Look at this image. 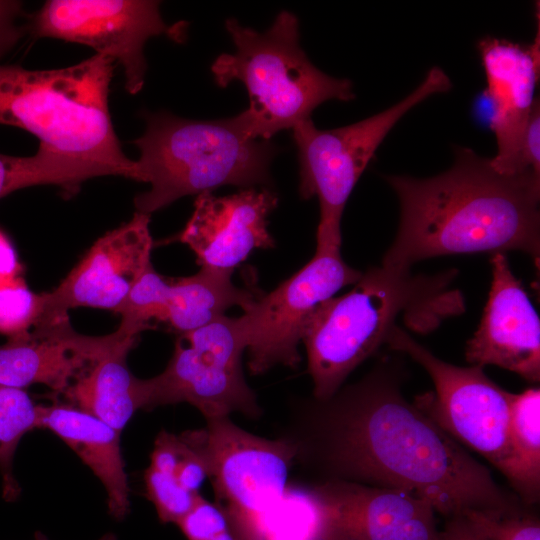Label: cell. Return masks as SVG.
Returning a JSON list of instances; mask_svg holds the SVG:
<instances>
[{
	"label": "cell",
	"mask_w": 540,
	"mask_h": 540,
	"mask_svg": "<svg viewBox=\"0 0 540 540\" xmlns=\"http://www.w3.org/2000/svg\"><path fill=\"white\" fill-rule=\"evenodd\" d=\"M320 404V454L339 480L409 491L448 518L520 511L484 465L404 398L386 368Z\"/></svg>",
	"instance_id": "1"
},
{
	"label": "cell",
	"mask_w": 540,
	"mask_h": 540,
	"mask_svg": "<svg viewBox=\"0 0 540 540\" xmlns=\"http://www.w3.org/2000/svg\"><path fill=\"white\" fill-rule=\"evenodd\" d=\"M399 227L382 265L410 268L432 257L521 251L540 255V174L497 172L490 158L455 148L452 167L430 178L386 175Z\"/></svg>",
	"instance_id": "2"
},
{
	"label": "cell",
	"mask_w": 540,
	"mask_h": 540,
	"mask_svg": "<svg viewBox=\"0 0 540 540\" xmlns=\"http://www.w3.org/2000/svg\"><path fill=\"white\" fill-rule=\"evenodd\" d=\"M114 67L99 54L53 70L0 65V124L39 140L30 156L33 186L52 184L74 194L99 176L135 180V161L122 151L109 111Z\"/></svg>",
	"instance_id": "3"
},
{
	"label": "cell",
	"mask_w": 540,
	"mask_h": 540,
	"mask_svg": "<svg viewBox=\"0 0 540 540\" xmlns=\"http://www.w3.org/2000/svg\"><path fill=\"white\" fill-rule=\"evenodd\" d=\"M455 273L413 275L410 268L376 266L362 272L350 291L322 302L302 338L315 398H332L348 375L385 344L401 314H408L416 331L428 332L459 313L462 299L449 289Z\"/></svg>",
	"instance_id": "4"
},
{
	"label": "cell",
	"mask_w": 540,
	"mask_h": 540,
	"mask_svg": "<svg viewBox=\"0 0 540 540\" xmlns=\"http://www.w3.org/2000/svg\"><path fill=\"white\" fill-rule=\"evenodd\" d=\"M146 129L133 141L140 151L135 181L150 185L134 198L137 212L151 214L177 199L223 185L251 188L270 182L277 152L247 134L238 115L215 121L146 113Z\"/></svg>",
	"instance_id": "5"
},
{
	"label": "cell",
	"mask_w": 540,
	"mask_h": 540,
	"mask_svg": "<svg viewBox=\"0 0 540 540\" xmlns=\"http://www.w3.org/2000/svg\"><path fill=\"white\" fill-rule=\"evenodd\" d=\"M225 28L235 45L233 53L219 55L211 66L216 84L242 82L249 108L238 114L248 135L269 139L298 122L311 118L325 101L355 99L353 84L329 76L315 67L299 44V22L281 11L264 33L229 18Z\"/></svg>",
	"instance_id": "6"
},
{
	"label": "cell",
	"mask_w": 540,
	"mask_h": 540,
	"mask_svg": "<svg viewBox=\"0 0 540 540\" xmlns=\"http://www.w3.org/2000/svg\"><path fill=\"white\" fill-rule=\"evenodd\" d=\"M451 87L444 70L433 67L404 99L357 123L321 130L308 118L292 127L300 166L299 194L303 199L316 196L319 201L316 248H341L347 200L389 131L414 106Z\"/></svg>",
	"instance_id": "7"
},
{
	"label": "cell",
	"mask_w": 540,
	"mask_h": 540,
	"mask_svg": "<svg viewBox=\"0 0 540 540\" xmlns=\"http://www.w3.org/2000/svg\"><path fill=\"white\" fill-rule=\"evenodd\" d=\"M245 350L247 342L239 316L223 315L178 334L165 369L149 379L137 378L140 409L186 402L206 420L229 417L233 412L259 417L257 397L243 374Z\"/></svg>",
	"instance_id": "8"
},
{
	"label": "cell",
	"mask_w": 540,
	"mask_h": 540,
	"mask_svg": "<svg viewBox=\"0 0 540 540\" xmlns=\"http://www.w3.org/2000/svg\"><path fill=\"white\" fill-rule=\"evenodd\" d=\"M206 421L180 436L203 457L217 505L235 539L244 540L285 499L298 445L253 435L229 417Z\"/></svg>",
	"instance_id": "9"
},
{
	"label": "cell",
	"mask_w": 540,
	"mask_h": 540,
	"mask_svg": "<svg viewBox=\"0 0 540 540\" xmlns=\"http://www.w3.org/2000/svg\"><path fill=\"white\" fill-rule=\"evenodd\" d=\"M385 344L409 355L433 381L435 390L417 396L414 404L460 445L479 453L503 474L512 393L493 382L482 366L462 367L439 359L398 325Z\"/></svg>",
	"instance_id": "10"
},
{
	"label": "cell",
	"mask_w": 540,
	"mask_h": 540,
	"mask_svg": "<svg viewBox=\"0 0 540 540\" xmlns=\"http://www.w3.org/2000/svg\"><path fill=\"white\" fill-rule=\"evenodd\" d=\"M160 2L149 0H49L28 27L35 37L56 38L93 48L123 68L125 88L134 95L145 82L148 39L164 35L176 43L187 38L186 21L166 24Z\"/></svg>",
	"instance_id": "11"
},
{
	"label": "cell",
	"mask_w": 540,
	"mask_h": 540,
	"mask_svg": "<svg viewBox=\"0 0 540 540\" xmlns=\"http://www.w3.org/2000/svg\"><path fill=\"white\" fill-rule=\"evenodd\" d=\"M361 275L343 260L340 248H316L300 270L272 291L260 293L239 316L251 374H263L276 365L297 367L298 346L314 310Z\"/></svg>",
	"instance_id": "12"
},
{
	"label": "cell",
	"mask_w": 540,
	"mask_h": 540,
	"mask_svg": "<svg viewBox=\"0 0 540 540\" xmlns=\"http://www.w3.org/2000/svg\"><path fill=\"white\" fill-rule=\"evenodd\" d=\"M150 215L137 212L98 238L52 291L45 292L39 324L69 317V310L92 307L117 312L151 265Z\"/></svg>",
	"instance_id": "13"
},
{
	"label": "cell",
	"mask_w": 540,
	"mask_h": 540,
	"mask_svg": "<svg viewBox=\"0 0 540 540\" xmlns=\"http://www.w3.org/2000/svg\"><path fill=\"white\" fill-rule=\"evenodd\" d=\"M232 274L200 268L194 275L171 279L151 264L117 310L122 317L119 327L139 336L156 321L183 334L225 315L232 307L244 311L260 293L236 286Z\"/></svg>",
	"instance_id": "14"
},
{
	"label": "cell",
	"mask_w": 540,
	"mask_h": 540,
	"mask_svg": "<svg viewBox=\"0 0 540 540\" xmlns=\"http://www.w3.org/2000/svg\"><path fill=\"white\" fill-rule=\"evenodd\" d=\"M138 337L119 328L108 335L76 332L69 317L35 326L0 345V385L24 389L42 384L58 395L98 361Z\"/></svg>",
	"instance_id": "15"
},
{
	"label": "cell",
	"mask_w": 540,
	"mask_h": 540,
	"mask_svg": "<svg viewBox=\"0 0 540 540\" xmlns=\"http://www.w3.org/2000/svg\"><path fill=\"white\" fill-rule=\"evenodd\" d=\"M277 204V194L268 188L222 197L202 192L184 229L168 241L186 244L200 268L233 272L253 250L275 246L267 218Z\"/></svg>",
	"instance_id": "16"
},
{
	"label": "cell",
	"mask_w": 540,
	"mask_h": 540,
	"mask_svg": "<svg viewBox=\"0 0 540 540\" xmlns=\"http://www.w3.org/2000/svg\"><path fill=\"white\" fill-rule=\"evenodd\" d=\"M315 488L329 540H440L434 508L409 491L339 479Z\"/></svg>",
	"instance_id": "17"
},
{
	"label": "cell",
	"mask_w": 540,
	"mask_h": 540,
	"mask_svg": "<svg viewBox=\"0 0 540 540\" xmlns=\"http://www.w3.org/2000/svg\"><path fill=\"white\" fill-rule=\"evenodd\" d=\"M492 282L478 329L465 347L472 365H495L540 380V320L504 253L491 255Z\"/></svg>",
	"instance_id": "18"
},
{
	"label": "cell",
	"mask_w": 540,
	"mask_h": 540,
	"mask_svg": "<svg viewBox=\"0 0 540 540\" xmlns=\"http://www.w3.org/2000/svg\"><path fill=\"white\" fill-rule=\"evenodd\" d=\"M539 46V32L530 45L491 36L477 44L487 83L484 94L492 108L489 126L497 143V153L490 163L501 174L529 171L522 162V147L538 102L534 94L539 77Z\"/></svg>",
	"instance_id": "19"
},
{
	"label": "cell",
	"mask_w": 540,
	"mask_h": 540,
	"mask_svg": "<svg viewBox=\"0 0 540 540\" xmlns=\"http://www.w3.org/2000/svg\"><path fill=\"white\" fill-rule=\"evenodd\" d=\"M38 428L55 433L81 458L105 488L108 513L115 520H123L129 513L130 500L120 432L64 403L38 404Z\"/></svg>",
	"instance_id": "20"
},
{
	"label": "cell",
	"mask_w": 540,
	"mask_h": 540,
	"mask_svg": "<svg viewBox=\"0 0 540 540\" xmlns=\"http://www.w3.org/2000/svg\"><path fill=\"white\" fill-rule=\"evenodd\" d=\"M134 345H124L98 361L62 394L71 405L121 433L140 409L135 377L126 365Z\"/></svg>",
	"instance_id": "21"
},
{
	"label": "cell",
	"mask_w": 540,
	"mask_h": 540,
	"mask_svg": "<svg viewBox=\"0 0 540 540\" xmlns=\"http://www.w3.org/2000/svg\"><path fill=\"white\" fill-rule=\"evenodd\" d=\"M503 475L520 499L532 504L540 490V390L512 393L508 425V458Z\"/></svg>",
	"instance_id": "22"
},
{
	"label": "cell",
	"mask_w": 540,
	"mask_h": 540,
	"mask_svg": "<svg viewBox=\"0 0 540 540\" xmlns=\"http://www.w3.org/2000/svg\"><path fill=\"white\" fill-rule=\"evenodd\" d=\"M38 428V404L24 389L0 385V473L6 501L20 495L13 473L15 451L22 437Z\"/></svg>",
	"instance_id": "23"
},
{
	"label": "cell",
	"mask_w": 540,
	"mask_h": 540,
	"mask_svg": "<svg viewBox=\"0 0 540 540\" xmlns=\"http://www.w3.org/2000/svg\"><path fill=\"white\" fill-rule=\"evenodd\" d=\"M45 292L35 293L24 278L0 287V334L9 338L31 331L43 318Z\"/></svg>",
	"instance_id": "24"
},
{
	"label": "cell",
	"mask_w": 540,
	"mask_h": 540,
	"mask_svg": "<svg viewBox=\"0 0 540 540\" xmlns=\"http://www.w3.org/2000/svg\"><path fill=\"white\" fill-rule=\"evenodd\" d=\"M147 498L155 507L161 523L178 522L190 511L198 494L185 489L173 474L149 466L144 473Z\"/></svg>",
	"instance_id": "25"
},
{
	"label": "cell",
	"mask_w": 540,
	"mask_h": 540,
	"mask_svg": "<svg viewBox=\"0 0 540 540\" xmlns=\"http://www.w3.org/2000/svg\"><path fill=\"white\" fill-rule=\"evenodd\" d=\"M461 516L487 540H540L539 521L521 511L467 510Z\"/></svg>",
	"instance_id": "26"
},
{
	"label": "cell",
	"mask_w": 540,
	"mask_h": 540,
	"mask_svg": "<svg viewBox=\"0 0 540 540\" xmlns=\"http://www.w3.org/2000/svg\"><path fill=\"white\" fill-rule=\"evenodd\" d=\"M187 540H215L229 529L228 520L217 504L198 495L190 511L178 522Z\"/></svg>",
	"instance_id": "27"
},
{
	"label": "cell",
	"mask_w": 540,
	"mask_h": 540,
	"mask_svg": "<svg viewBox=\"0 0 540 540\" xmlns=\"http://www.w3.org/2000/svg\"><path fill=\"white\" fill-rule=\"evenodd\" d=\"M188 450V445L180 435L161 431L154 443L150 466L158 471L174 475Z\"/></svg>",
	"instance_id": "28"
},
{
	"label": "cell",
	"mask_w": 540,
	"mask_h": 540,
	"mask_svg": "<svg viewBox=\"0 0 540 540\" xmlns=\"http://www.w3.org/2000/svg\"><path fill=\"white\" fill-rule=\"evenodd\" d=\"M30 166L27 157L0 154V198L8 194L31 187Z\"/></svg>",
	"instance_id": "29"
},
{
	"label": "cell",
	"mask_w": 540,
	"mask_h": 540,
	"mask_svg": "<svg viewBox=\"0 0 540 540\" xmlns=\"http://www.w3.org/2000/svg\"><path fill=\"white\" fill-rule=\"evenodd\" d=\"M22 14L21 2L0 0V58L10 51L24 34V27L18 23Z\"/></svg>",
	"instance_id": "30"
},
{
	"label": "cell",
	"mask_w": 540,
	"mask_h": 540,
	"mask_svg": "<svg viewBox=\"0 0 540 540\" xmlns=\"http://www.w3.org/2000/svg\"><path fill=\"white\" fill-rule=\"evenodd\" d=\"M188 447L189 450L178 465L174 476L185 489L198 494L203 482L208 478V470L203 457L191 446Z\"/></svg>",
	"instance_id": "31"
},
{
	"label": "cell",
	"mask_w": 540,
	"mask_h": 540,
	"mask_svg": "<svg viewBox=\"0 0 540 540\" xmlns=\"http://www.w3.org/2000/svg\"><path fill=\"white\" fill-rule=\"evenodd\" d=\"M522 162L526 169L540 174V107L536 103L529 119L522 147Z\"/></svg>",
	"instance_id": "32"
},
{
	"label": "cell",
	"mask_w": 540,
	"mask_h": 540,
	"mask_svg": "<svg viewBox=\"0 0 540 540\" xmlns=\"http://www.w3.org/2000/svg\"><path fill=\"white\" fill-rule=\"evenodd\" d=\"M23 278V266L8 236L0 229V287Z\"/></svg>",
	"instance_id": "33"
},
{
	"label": "cell",
	"mask_w": 540,
	"mask_h": 540,
	"mask_svg": "<svg viewBox=\"0 0 540 540\" xmlns=\"http://www.w3.org/2000/svg\"><path fill=\"white\" fill-rule=\"evenodd\" d=\"M440 540H487L477 532L463 516L449 518L443 530Z\"/></svg>",
	"instance_id": "34"
},
{
	"label": "cell",
	"mask_w": 540,
	"mask_h": 540,
	"mask_svg": "<svg viewBox=\"0 0 540 540\" xmlns=\"http://www.w3.org/2000/svg\"><path fill=\"white\" fill-rule=\"evenodd\" d=\"M34 540H50L46 534L41 531H36L34 534ZM98 540H118L117 535L113 532L105 533Z\"/></svg>",
	"instance_id": "35"
},
{
	"label": "cell",
	"mask_w": 540,
	"mask_h": 540,
	"mask_svg": "<svg viewBox=\"0 0 540 540\" xmlns=\"http://www.w3.org/2000/svg\"><path fill=\"white\" fill-rule=\"evenodd\" d=\"M215 540H236L230 530L225 531L219 535Z\"/></svg>",
	"instance_id": "36"
}]
</instances>
